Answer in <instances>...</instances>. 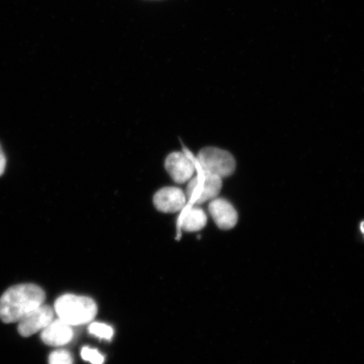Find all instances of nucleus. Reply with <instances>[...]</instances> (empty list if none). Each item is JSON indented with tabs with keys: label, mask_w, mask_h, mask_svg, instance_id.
I'll return each mask as SVG.
<instances>
[{
	"label": "nucleus",
	"mask_w": 364,
	"mask_h": 364,
	"mask_svg": "<svg viewBox=\"0 0 364 364\" xmlns=\"http://www.w3.org/2000/svg\"><path fill=\"white\" fill-rule=\"evenodd\" d=\"M186 203V196L178 188H164L154 196V205L157 210L166 213L179 212Z\"/></svg>",
	"instance_id": "obj_7"
},
{
	"label": "nucleus",
	"mask_w": 364,
	"mask_h": 364,
	"mask_svg": "<svg viewBox=\"0 0 364 364\" xmlns=\"http://www.w3.org/2000/svg\"><path fill=\"white\" fill-rule=\"evenodd\" d=\"M91 335L102 340L111 341L113 338L114 331L110 326L101 322H94L89 326Z\"/></svg>",
	"instance_id": "obj_11"
},
{
	"label": "nucleus",
	"mask_w": 364,
	"mask_h": 364,
	"mask_svg": "<svg viewBox=\"0 0 364 364\" xmlns=\"http://www.w3.org/2000/svg\"><path fill=\"white\" fill-rule=\"evenodd\" d=\"M49 364H74L72 355L66 350H57L50 354Z\"/></svg>",
	"instance_id": "obj_12"
},
{
	"label": "nucleus",
	"mask_w": 364,
	"mask_h": 364,
	"mask_svg": "<svg viewBox=\"0 0 364 364\" xmlns=\"http://www.w3.org/2000/svg\"><path fill=\"white\" fill-rule=\"evenodd\" d=\"M54 309L58 318L72 326L87 324L97 314V306L92 299L75 294L59 297Z\"/></svg>",
	"instance_id": "obj_2"
},
{
	"label": "nucleus",
	"mask_w": 364,
	"mask_h": 364,
	"mask_svg": "<svg viewBox=\"0 0 364 364\" xmlns=\"http://www.w3.org/2000/svg\"><path fill=\"white\" fill-rule=\"evenodd\" d=\"M201 169V168H200ZM222 178L202 169L189 181L186 197L191 203L200 205L218 198L222 189Z\"/></svg>",
	"instance_id": "obj_3"
},
{
	"label": "nucleus",
	"mask_w": 364,
	"mask_h": 364,
	"mask_svg": "<svg viewBox=\"0 0 364 364\" xmlns=\"http://www.w3.org/2000/svg\"><path fill=\"white\" fill-rule=\"evenodd\" d=\"M81 357L85 361L89 362L91 364H103L105 362L103 355L99 353L97 349L90 347H84L82 348Z\"/></svg>",
	"instance_id": "obj_13"
},
{
	"label": "nucleus",
	"mask_w": 364,
	"mask_h": 364,
	"mask_svg": "<svg viewBox=\"0 0 364 364\" xmlns=\"http://www.w3.org/2000/svg\"><path fill=\"white\" fill-rule=\"evenodd\" d=\"M165 166L172 180L179 184L192 179L195 173L193 162L181 152L169 154L166 159Z\"/></svg>",
	"instance_id": "obj_6"
},
{
	"label": "nucleus",
	"mask_w": 364,
	"mask_h": 364,
	"mask_svg": "<svg viewBox=\"0 0 364 364\" xmlns=\"http://www.w3.org/2000/svg\"><path fill=\"white\" fill-rule=\"evenodd\" d=\"M41 338L45 344L53 346V347H60L70 343L74 338V331L72 326L58 318V320H53L42 331Z\"/></svg>",
	"instance_id": "obj_9"
},
{
	"label": "nucleus",
	"mask_w": 364,
	"mask_h": 364,
	"mask_svg": "<svg viewBox=\"0 0 364 364\" xmlns=\"http://www.w3.org/2000/svg\"><path fill=\"white\" fill-rule=\"evenodd\" d=\"M45 299L44 291L38 285L13 286L0 298V320L4 323L19 322L27 314L42 306Z\"/></svg>",
	"instance_id": "obj_1"
},
{
	"label": "nucleus",
	"mask_w": 364,
	"mask_h": 364,
	"mask_svg": "<svg viewBox=\"0 0 364 364\" xmlns=\"http://www.w3.org/2000/svg\"><path fill=\"white\" fill-rule=\"evenodd\" d=\"M198 161L203 171L222 179L233 175L236 168L233 156L226 150L215 147L203 149L198 154Z\"/></svg>",
	"instance_id": "obj_4"
},
{
	"label": "nucleus",
	"mask_w": 364,
	"mask_h": 364,
	"mask_svg": "<svg viewBox=\"0 0 364 364\" xmlns=\"http://www.w3.org/2000/svg\"><path fill=\"white\" fill-rule=\"evenodd\" d=\"M53 320V309L42 304L21 318L18 325V332L22 336L28 338L44 330Z\"/></svg>",
	"instance_id": "obj_5"
},
{
	"label": "nucleus",
	"mask_w": 364,
	"mask_h": 364,
	"mask_svg": "<svg viewBox=\"0 0 364 364\" xmlns=\"http://www.w3.org/2000/svg\"><path fill=\"white\" fill-rule=\"evenodd\" d=\"M206 213L197 206L191 207L185 211L179 220V225L186 232H196L203 229L206 225Z\"/></svg>",
	"instance_id": "obj_10"
},
{
	"label": "nucleus",
	"mask_w": 364,
	"mask_h": 364,
	"mask_svg": "<svg viewBox=\"0 0 364 364\" xmlns=\"http://www.w3.org/2000/svg\"><path fill=\"white\" fill-rule=\"evenodd\" d=\"M6 158L4 156V154L0 146V176L3 175L4 170H6Z\"/></svg>",
	"instance_id": "obj_14"
},
{
	"label": "nucleus",
	"mask_w": 364,
	"mask_h": 364,
	"mask_svg": "<svg viewBox=\"0 0 364 364\" xmlns=\"http://www.w3.org/2000/svg\"><path fill=\"white\" fill-rule=\"evenodd\" d=\"M208 210L213 220L221 230H231L237 224L238 213L233 205L225 198L212 200L208 205Z\"/></svg>",
	"instance_id": "obj_8"
}]
</instances>
